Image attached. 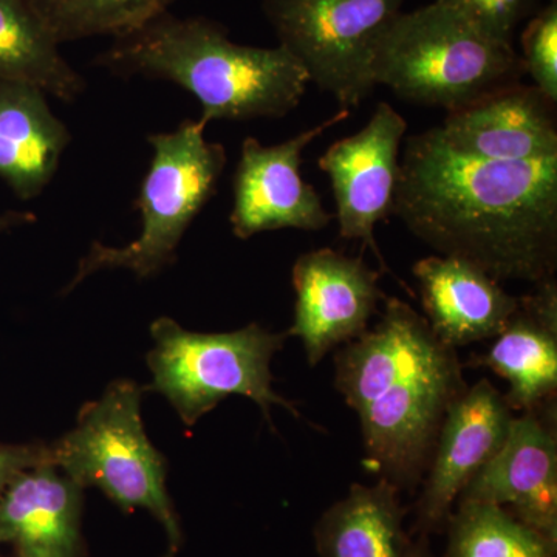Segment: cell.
Segmentation results:
<instances>
[{"label": "cell", "mask_w": 557, "mask_h": 557, "mask_svg": "<svg viewBox=\"0 0 557 557\" xmlns=\"http://www.w3.org/2000/svg\"><path fill=\"white\" fill-rule=\"evenodd\" d=\"M30 0H0V79L30 84L60 101L78 100L86 81Z\"/></svg>", "instance_id": "20"}, {"label": "cell", "mask_w": 557, "mask_h": 557, "mask_svg": "<svg viewBox=\"0 0 557 557\" xmlns=\"http://www.w3.org/2000/svg\"><path fill=\"white\" fill-rule=\"evenodd\" d=\"M60 44L129 35L170 11L175 0H30Z\"/></svg>", "instance_id": "22"}, {"label": "cell", "mask_w": 557, "mask_h": 557, "mask_svg": "<svg viewBox=\"0 0 557 557\" xmlns=\"http://www.w3.org/2000/svg\"><path fill=\"white\" fill-rule=\"evenodd\" d=\"M437 131L446 145L472 159H557L556 101L522 81L448 113Z\"/></svg>", "instance_id": "14"}, {"label": "cell", "mask_w": 557, "mask_h": 557, "mask_svg": "<svg viewBox=\"0 0 557 557\" xmlns=\"http://www.w3.org/2000/svg\"><path fill=\"white\" fill-rule=\"evenodd\" d=\"M556 401L512 418L500 450L465 487L457 502L504 507L557 544Z\"/></svg>", "instance_id": "13"}, {"label": "cell", "mask_w": 557, "mask_h": 557, "mask_svg": "<svg viewBox=\"0 0 557 557\" xmlns=\"http://www.w3.org/2000/svg\"><path fill=\"white\" fill-rule=\"evenodd\" d=\"M156 347L148 355L152 391L170 399L186 426L231 395L252 399L271 424V406H282L299 418L298 409L273 391L271 361L288 333H273L249 324L228 333H197L171 318L150 325Z\"/></svg>", "instance_id": "6"}, {"label": "cell", "mask_w": 557, "mask_h": 557, "mask_svg": "<svg viewBox=\"0 0 557 557\" xmlns=\"http://www.w3.org/2000/svg\"><path fill=\"white\" fill-rule=\"evenodd\" d=\"M406 0H262L278 46L306 69L310 83L341 109L358 108L375 89L373 53Z\"/></svg>", "instance_id": "8"}, {"label": "cell", "mask_w": 557, "mask_h": 557, "mask_svg": "<svg viewBox=\"0 0 557 557\" xmlns=\"http://www.w3.org/2000/svg\"><path fill=\"white\" fill-rule=\"evenodd\" d=\"M380 277L381 271L361 258L332 248L299 256L292 271L295 319L287 333L300 339L310 366L368 330L380 300L386 298Z\"/></svg>", "instance_id": "11"}, {"label": "cell", "mask_w": 557, "mask_h": 557, "mask_svg": "<svg viewBox=\"0 0 557 557\" xmlns=\"http://www.w3.org/2000/svg\"><path fill=\"white\" fill-rule=\"evenodd\" d=\"M36 222V215L25 211H7L0 214V234L21 226L32 225Z\"/></svg>", "instance_id": "26"}, {"label": "cell", "mask_w": 557, "mask_h": 557, "mask_svg": "<svg viewBox=\"0 0 557 557\" xmlns=\"http://www.w3.org/2000/svg\"><path fill=\"white\" fill-rule=\"evenodd\" d=\"M412 271L429 327L456 350L496 338L518 310L519 298L468 260L429 256Z\"/></svg>", "instance_id": "16"}, {"label": "cell", "mask_w": 557, "mask_h": 557, "mask_svg": "<svg viewBox=\"0 0 557 557\" xmlns=\"http://www.w3.org/2000/svg\"><path fill=\"white\" fill-rule=\"evenodd\" d=\"M121 78L170 81L197 98L205 123L282 119L310 84L284 47L242 46L219 22L170 11L113 39L94 61Z\"/></svg>", "instance_id": "3"}, {"label": "cell", "mask_w": 557, "mask_h": 557, "mask_svg": "<svg viewBox=\"0 0 557 557\" xmlns=\"http://www.w3.org/2000/svg\"><path fill=\"white\" fill-rule=\"evenodd\" d=\"M51 465L76 485L101 490L123 509H148L178 547V519L166 491V463L146 435L141 391L115 381L81 409L76 426L50 446Z\"/></svg>", "instance_id": "7"}, {"label": "cell", "mask_w": 557, "mask_h": 557, "mask_svg": "<svg viewBox=\"0 0 557 557\" xmlns=\"http://www.w3.org/2000/svg\"><path fill=\"white\" fill-rule=\"evenodd\" d=\"M81 494L51 463L22 472L0 496V544L17 557H83Z\"/></svg>", "instance_id": "17"}, {"label": "cell", "mask_w": 557, "mask_h": 557, "mask_svg": "<svg viewBox=\"0 0 557 557\" xmlns=\"http://www.w3.org/2000/svg\"><path fill=\"white\" fill-rule=\"evenodd\" d=\"M394 214L438 252L498 282L557 271V159L486 161L457 152L437 127L406 138Z\"/></svg>", "instance_id": "1"}, {"label": "cell", "mask_w": 557, "mask_h": 557, "mask_svg": "<svg viewBox=\"0 0 557 557\" xmlns=\"http://www.w3.org/2000/svg\"><path fill=\"white\" fill-rule=\"evenodd\" d=\"M51 463L50 446L0 445V496L22 472Z\"/></svg>", "instance_id": "25"}, {"label": "cell", "mask_w": 557, "mask_h": 557, "mask_svg": "<svg viewBox=\"0 0 557 557\" xmlns=\"http://www.w3.org/2000/svg\"><path fill=\"white\" fill-rule=\"evenodd\" d=\"M47 97L30 84L0 79V180L22 201L46 190L72 141Z\"/></svg>", "instance_id": "18"}, {"label": "cell", "mask_w": 557, "mask_h": 557, "mask_svg": "<svg viewBox=\"0 0 557 557\" xmlns=\"http://www.w3.org/2000/svg\"><path fill=\"white\" fill-rule=\"evenodd\" d=\"M373 84L412 104L456 112L520 83L515 44L502 42L443 3L401 11L373 53Z\"/></svg>", "instance_id": "4"}, {"label": "cell", "mask_w": 557, "mask_h": 557, "mask_svg": "<svg viewBox=\"0 0 557 557\" xmlns=\"http://www.w3.org/2000/svg\"><path fill=\"white\" fill-rule=\"evenodd\" d=\"M467 17L480 30L502 42L515 44V33L523 21L537 13L539 0H437Z\"/></svg>", "instance_id": "24"}, {"label": "cell", "mask_w": 557, "mask_h": 557, "mask_svg": "<svg viewBox=\"0 0 557 557\" xmlns=\"http://www.w3.org/2000/svg\"><path fill=\"white\" fill-rule=\"evenodd\" d=\"M486 354L468 366L486 368L507 381L505 395L512 412L541 408L556 401L557 392V282L534 285L519 298L518 310Z\"/></svg>", "instance_id": "15"}, {"label": "cell", "mask_w": 557, "mask_h": 557, "mask_svg": "<svg viewBox=\"0 0 557 557\" xmlns=\"http://www.w3.org/2000/svg\"><path fill=\"white\" fill-rule=\"evenodd\" d=\"M406 131L408 121L380 102L361 131L333 143L318 160L332 183L339 237L372 249L384 273L391 270L376 244L375 226L394 214Z\"/></svg>", "instance_id": "10"}, {"label": "cell", "mask_w": 557, "mask_h": 557, "mask_svg": "<svg viewBox=\"0 0 557 557\" xmlns=\"http://www.w3.org/2000/svg\"><path fill=\"white\" fill-rule=\"evenodd\" d=\"M350 110L335 115L287 141L263 146L249 137L242 143L240 159L233 178V211L230 222L242 240L265 231H321L332 223L318 190L300 175L302 153L330 127L343 123Z\"/></svg>", "instance_id": "9"}, {"label": "cell", "mask_w": 557, "mask_h": 557, "mask_svg": "<svg viewBox=\"0 0 557 557\" xmlns=\"http://www.w3.org/2000/svg\"><path fill=\"white\" fill-rule=\"evenodd\" d=\"M463 369L426 318L384 298L379 324L335 355V386L359 418L369 472L399 491L421 485L443 421L468 388Z\"/></svg>", "instance_id": "2"}, {"label": "cell", "mask_w": 557, "mask_h": 557, "mask_svg": "<svg viewBox=\"0 0 557 557\" xmlns=\"http://www.w3.org/2000/svg\"><path fill=\"white\" fill-rule=\"evenodd\" d=\"M445 557H556L557 544L487 502H457Z\"/></svg>", "instance_id": "21"}, {"label": "cell", "mask_w": 557, "mask_h": 557, "mask_svg": "<svg viewBox=\"0 0 557 557\" xmlns=\"http://www.w3.org/2000/svg\"><path fill=\"white\" fill-rule=\"evenodd\" d=\"M399 493L383 479L351 485L314 527L319 557H429L423 542L413 544L405 531Z\"/></svg>", "instance_id": "19"}, {"label": "cell", "mask_w": 557, "mask_h": 557, "mask_svg": "<svg viewBox=\"0 0 557 557\" xmlns=\"http://www.w3.org/2000/svg\"><path fill=\"white\" fill-rule=\"evenodd\" d=\"M512 418L505 395L486 379L450 406L417 502V530L423 536L446 527L465 487L504 446Z\"/></svg>", "instance_id": "12"}, {"label": "cell", "mask_w": 557, "mask_h": 557, "mask_svg": "<svg viewBox=\"0 0 557 557\" xmlns=\"http://www.w3.org/2000/svg\"><path fill=\"white\" fill-rule=\"evenodd\" d=\"M525 75L549 100L557 102V0L537 11L520 38Z\"/></svg>", "instance_id": "23"}, {"label": "cell", "mask_w": 557, "mask_h": 557, "mask_svg": "<svg viewBox=\"0 0 557 557\" xmlns=\"http://www.w3.org/2000/svg\"><path fill=\"white\" fill-rule=\"evenodd\" d=\"M207 126L203 120H185L175 131L149 135L152 159L135 200L141 215L139 236L120 248L94 242L62 293L67 295L97 271L126 269L146 278L175 262L180 242L214 197L228 160L222 143L205 138Z\"/></svg>", "instance_id": "5"}]
</instances>
